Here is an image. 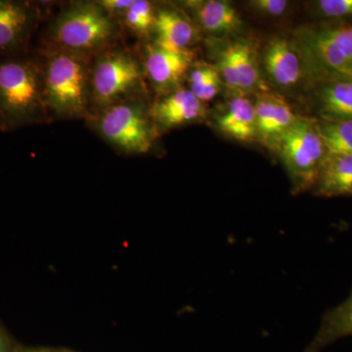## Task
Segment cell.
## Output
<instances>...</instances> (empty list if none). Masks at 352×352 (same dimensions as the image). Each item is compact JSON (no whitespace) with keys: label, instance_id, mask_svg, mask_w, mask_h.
Returning <instances> with one entry per match:
<instances>
[{"label":"cell","instance_id":"cell-1","mask_svg":"<svg viewBox=\"0 0 352 352\" xmlns=\"http://www.w3.org/2000/svg\"><path fill=\"white\" fill-rule=\"evenodd\" d=\"M48 111L44 97L43 66L31 57H7L0 61V129L36 124Z\"/></svg>","mask_w":352,"mask_h":352},{"label":"cell","instance_id":"cell-2","mask_svg":"<svg viewBox=\"0 0 352 352\" xmlns=\"http://www.w3.org/2000/svg\"><path fill=\"white\" fill-rule=\"evenodd\" d=\"M293 38L305 63L309 87L335 80H352V24L303 25Z\"/></svg>","mask_w":352,"mask_h":352},{"label":"cell","instance_id":"cell-3","mask_svg":"<svg viewBox=\"0 0 352 352\" xmlns=\"http://www.w3.org/2000/svg\"><path fill=\"white\" fill-rule=\"evenodd\" d=\"M43 69L48 112L60 118L87 116L90 101V71L87 56L56 50L50 53Z\"/></svg>","mask_w":352,"mask_h":352},{"label":"cell","instance_id":"cell-4","mask_svg":"<svg viewBox=\"0 0 352 352\" xmlns=\"http://www.w3.org/2000/svg\"><path fill=\"white\" fill-rule=\"evenodd\" d=\"M117 25L97 2H78L59 14L50 38L57 50L88 56L107 47Z\"/></svg>","mask_w":352,"mask_h":352},{"label":"cell","instance_id":"cell-5","mask_svg":"<svg viewBox=\"0 0 352 352\" xmlns=\"http://www.w3.org/2000/svg\"><path fill=\"white\" fill-rule=\"evenodd\" d=\"M274 152L288 173L293 193L312 191L327 156L316 120L302 116L280 138Z\"/></svg>","mask_w":352,"mask_h":352},{"label":"cell","instance_id":"cell-6","mask_svg":"<svg viewBox=\"0 0 352 352\" xmlns=\"http://www.w3.org/2000/svg\"><path fill=\"white\" fill-rule=\"evenodd\" d=\"M212 64L230 95H251L270 90L264 80L256 43L243 36L207 39Z\"/></svg>","mask_w":352,"mask_h":352},{"label":"cell","instance_id":"cell-7","mask_svg":"<svg viewBox=\"0 0 352 352\" xmlns=\"http://www.w3.org/2000/svg\"><path fill=\"white\" fill-rule=\"evenodd\" d=\"M144 69L131 53H102L90 72V100L99 110L132 100L143 89Z\"/></svg>","mask_w":352,"mask_h":352},{"label":"cell","instance_id":"cell-8","mask_svg":"<svg viewBox=\"0 0 352 352\" xmlns=\"http://www.w3.org/2000/svg\"><path fill=\"white\" fill-rule=\"evenodd\" d=\"M96 129L108 143L129 154L149 152L157 132L150 113L136 99L100 111Z\"/></svg>","mask_w":352,"mask_h":352},{"label":"cell","instance_id":"cell-9","mask_svg":"<svg viewBox=\"0 0 352 352\" xmlns=\"http://www.w3.org/2000/svg\"><path fill=\"white\" fill-rule=\"evenodd\" d=\"M264 80L281 91L308 85L307 69L295 39L283 36L268 39L259 51Z\"/></svg>","mask_w":352,"mask_h":352},{"label":"cell","instance_id":"cell-10","mask_svg":"<svg viewBox=\"0 0 352 352\" xmlns=\"http://www.w3.org/2000/svg\"><path fill=\"white\" fill-rule=\"evenodd\" d=\"M194 59L192 50H166L153 43L146 47L144 72L155 89L164 95L182 87Z\"/></svg>","mask_w":352,"mask_h":352},{"label":"cell","instance_id":"cell-11","mask_svg":"<svg viewBox=\"0 0 352 352\" xmlns=\"http://www.w3.org/2000/svg\"><path fill=\"white\" fill-rule=\"evenodd\" d=\"M38 22V9L30 2L0 0V55L18 56Z\"/></svg>","mask_w":352,"mask_h":352},{"label":"cell","instance_id":"cell-12","mask_svg":"<svg viewBox=\"0 0 352 352\" xmlns=\"http://www.w3.org/2000/svg\"><path fill=\"white\" fill-rule=\"evenodd\" d=\"M258 143L274 151L278 140L302 117L288 101L271 90L254 94Z\"/></svg>","mask_w":352,"mask_h":352},{"label":"cell","instance_id":"cell-13","mask_svg":"<svg viewBox=\"0 0 352 352\" xmlns=\"http://www.w3.org/2000/svg\"><path fill=\"white\" fill-rule=\"evenodd\" d=\"M182 6L191 14L198 29L208 38H226L239 36L244 30V22L232 3L224 0L185 1Z\"/></svg>","mask_w":352,"mask_h":352},{"label":"cell","instance_id":"cell-14","mask_svg":"<svg viewBox=\"0 0 352 352\" xmlns=\"http://www.w3.org/2000/svg\"><path fill=\"white\" fill-rule=\"evenodd\" d=\"M157 131H168L200 122L207 117L205 103L187 87H179L162 95L149 111Z\"/></svg>","mask_w":352,"mask_h":352},{"label":"cell","instance_id":"cell-15","mask_svg":"<svg viewBox=\"0 0 352 352\" xmlns=\"http://www.w3.org/2000/svg\"><path fill=\"white\" fill-rule=\"evenodd\" d=\"M250 95H230V99L215 109L212 122L226 138L242 143L258 142L256 109Z\"/></svg>","mask_w":352,"mask_h":352},{"label":"cell","instance_id":"cell-16","mask_svg":"<svg viewBox=\"0 0 352 352\" xmlns=\"http://www.w3.org/2000/svg\"><path fill=\"white\" fill-rule=\"evenodd\" d=\"M154 43L173 51H190L200 39V30L184 9L162 7L157 9Z\"/></svg>","mask_w":352,"mask_h":352},{"label":"cell","instance_id":"cell-17","mask_svg":"<svg viewBox=\"0 0 352 352\" xmlns=\"http://www.w3.org/2000/svg\"><path fill=\"white\" fill-rule=\"evenodd\" d=\"M314 105L320 120H352V80L315 83Z\"/></svg>","mask_w":352,"mask_h":352},{"label":"cell","instance_id":"cell-18","mask_svg":"<svg viewBox=\"0 0 352 352\" xmlns=\"http://www.w3.org/2000/svg\"><path fill=\"white\" fill-rule=\"evenodd\" d=\"M311 192L326 198L352 197V154H327Z\"/></svg>","mask_w":352,"mask_h":352},{"label":"cell","instance_id":"cell-19","mask_svg":"<svg viewBox=\"0 0 352 352\" xmlns=\"http://www.w3.org/2000/svg\"><path fill=\"white\" fill-rule=\"evenodd\" d=\"M352 336V289L340 305L324 314L318 331L303 352H321L342 338Z\"/></svg>","mask_w":352,"mask_h":352},{"label":"cell","instance_id":"cell-20","mask_svg":"<svg viewBox=\"0 0 352 352\" xmlns=\"http://www.w3.org/2000/svg\"><path fill=\"white\" fill-rule=\"evenodd\" d=\"M188 89L199 100L207 103L219 96L224 87L219 69L212 63L194 62L186 78Z\"/></svg>","mask_w":352,"mask_h":352},{"label":"cell","instance_id":"cell-21","mask_svg":"<svg viewBox=\"0 0 352 352\" xmlns=\"http://www.w3.org/2000/svg\"><path fill=\"white\" fill-rule=\"evenodd\" d=\"M315 120L327 154H352V120Z\"/></svg>","mask_w":352,"mask_h":352},{"label":"cell","instance_id":"cell-22","mask_svg":"<svg viewBox=\"0 0 352 352\" xmlns=\"http://www.w3.org/2000/svg\"><path fill=\"white\" fill-rule=\"evenodd\" d=\"M157 9L150 1L134 0L133 4L122 15L124 24L139 36L154 32Z\"/></svg>","mask_w":352,"mask_h":352},{"label":"cell","instance_id":"cell-23","mask_svg":"<svg viewBox=\"0 0 352 352\" xmlns=\"http://www.w3.org/2000/svg\"><path fill=\"white\" fill-rule=\"evenodd\" d=\"M311 6L317 15L333 22L352 19V0H318Z\"/></svg>","mask_w":352,"mask_h":352},{"label":"cell","instance_id":"cell-24","mask_svg":"<svg viewBox=\"0 0 352 352\" xmlns=\"http://www.w3.org/2000/svg\"><path fill=\"white\" fill-rule=\"evenodd\" d=\"M248 6L258 15L277 18L287 13L291 3L286 0H252Z\"/></svg>","mask_w":352,"mask_h":352},{"label":"cell","instance_id":"cell-25","mask_svg":"<svg viewBox=\"0 0 352 352\" xmlns=\"http://www.w3.org/2000/svg\"><path fill=\"white\" fill-rule=\"evenodd\" d=\"M133 2L134 0H102L97 3L113 17V15H124Z\"/></svg>","mask_w":352,"mask_h":352},{"label":"cell","instance_id":"cell-26","mask_svg":"<svg viewBox=\"0 0 352 352\" xmlns=\"http://www.w3.org/2000/svg\"><path fill=\"white\" fill-rule=\"evenodd\" d=\"M0 352H11L10 339L1 327H0Z\"/></svg>","mask_w":352,"mask_h":352},{"label":"cell","instance_id":"cell-27","mask_svg":"<svg viewBox=\"0 0 352 352\" xmlns=\"http://www.w3.org/2000/svg\"><path fill=\"white\" fill-rule=\"evenodd\" d=\"M17 352H55L53 351H50V349H21V351Z\"/></svg>","mask_w":352,"mask_h":352}]
</instances>
